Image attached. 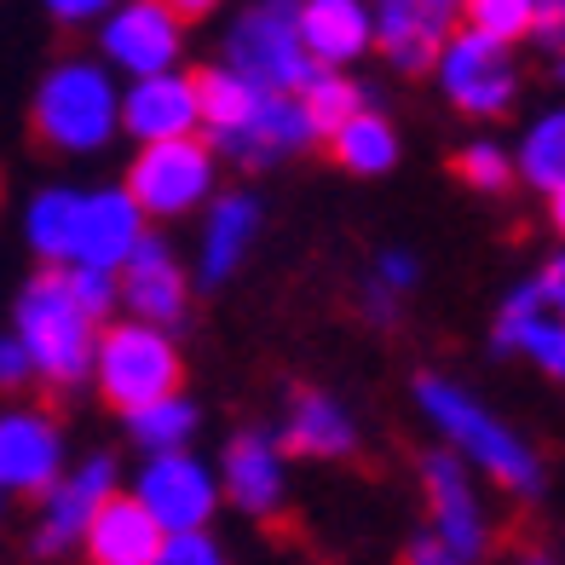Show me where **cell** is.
<instances>
[{"instance_id":"cell-1","label":"cell","mask_w":565,"mask_h":565,"mask_svg":"<svg viewBox=\"0 0 565 565\" xmlns=\"http://www.w3.org/2000/svg\"><path fill=\"white\" fill-rule=\"evenodd\" d=\"M416 404L433 422V433L450 439V456H461L468 468L491 473L497 484H508L520 497L543 491V461L525 445V433H513L502 416H491L468 387H456L445 375H416Z\"/></svg>"},{"instance_id":"cell-2","label":"cell","mask_w":565,"mask_h":565,"mask_svg":"<svg viewBox=\"0 0 565 565\" xmlns=\"http://www.w3.org/2000/svg\"><path fill=\"white\" fill-rule=\"evenodd\" d=\"M35 139L58 157H93L121 134V87L98 58H58L46 64L30 98Z\"/></svg>"},{"instance_id":"cell-3","label":"cell","mask_w":565,"mask_h":565,"mask_svg":"<svg viewBox=\"0 0 565 565\" xmlns=\"http://www.w3.org/2000/svg\"><path fill=\"white\" fill-rule=\"evenodd\" d=\"M12 335L23 341L35 364V381L46 387H82L93 381V352H98V323L75 306L64 271H35L12 300Z\"/></svg>"},{"instance_id":"cell-4","label":"cell","mask_w":565,"mask_h":565,"mask_svg":"<svg viewBox=\"0 0 565 565\" xmlns=\"http://www.w3.org/2000/svg\"><path fill=\"white\" fill-rule=\"evenodd\" d=\"M185 364H179V347L168 341V329H150L134 318H110L98 329V352H93V387L110 409L134 416L145 404H162L179 393Z\"/></svg>"},{"instance_id":"cell-5","label":"cell","mask_w":565,"mask_h":565,"mask_svg":"<svg viewBox=\"0 0 565 565\" xmlns=\"http://www.w3.org/2000/svg\"><path fill=\"white\" fill-rule=\"evenodd\" d=\"M225 70H237L266 98H300L318 64L300 46L295 7H248L225 35Z\"/></svg>"},{"instance_id":"cell-6","label":"cell","mask_w":565,"mask_h":565,"mask_svg":"<svg viewBox=\"0 0 565 565\" xmlns=\"http://www.w3.org/2000/svg\"><path fill=\"white\" fill-rule=\"evenodd\" d=\"M179 53H185V23L162 0H127V7H110V18L98 23V64L110 75L121 70L127 82L173 75Z\"/></svg>"},{"instance_id":"cell-7","label":"cell","mask_w":565,"mask_h":565,"mask_svg":"<svg viewBox=\"0 0 565 565\" xmlns=\"http://www.w3.org/2000/svg\"><path fill=\"white\" fill-rule=\"evenodd\" d=\"M220 473L209 461H196L191 450L173 456H145V468L134 479V502L162 525V536H196L209 531L214 508H220Z\"/></svg>"},{"instance_id":"cell-8","label":"cell","mask_w":565,"mask_h":565,"mask_svg":"<svg viewBox=\"0 0 565 565\" xmlns=\"http://www.w3.org/2000/svg\"><path fill=\"white\" fill-rule=\"evenodd\" d=\"M127 196L139 202L145 220H179L196 202H209L214 191V150L202 139H179V145H150L127 162Z\"/></svg>"},{"instance_id":"cell-9","label":"cell","mask_w":565,"mask_h":565,"mask_svg":"<svg viewBox=\"0 0 565 565\" xmlns=\"http://www.w3.org/2000/svg\"><path fill=\"white\" fill-rule=\"evenodd\" d=\"M70 473L64 427L41 404H7L0 409V497H46Z\"/></svg>"},{"instance_id":"cell-10","label":"cell","mask_w":565,"mask_h":565,"mask_svg":"<svg viewBox=\"0 0 565 565\" xmlns=\"http://www.w3.org/2000/svg\"><path fill=\"white\" fill-rule=\"evenodd\" d=\"M116 456L105 450H93L87 461H75V468L53 484V491L41 497V520L30 531V548L41 559H64L70 548H82L87 543V531L93 520L105 513V502L116 497Z\"/></svg>"},{"instance_id":"cell-11","label":"cell","mask_w":565,"mask_h":565,"mask_svg":"<svg viewBox=\"0 0 565 565\" xmlns=\"http://www.w3.org/2000/svg\"><path fill=\"white\" fill-rule=\"evenodd\" d=\"M422 484H427V536L445 543L456 554V565H473L484 548H491V520H484L479 484L468 473V461L450 450H433L422 461Z\"/></svg>"},{"instance_id":"cell-12","label":"cell","mask_w":565,"mask_h":565,"mask_svg":"<svg viewBox=\"0 0 565 565\" xmlns=\"http://www.w3.org/2000/svg\"><path fill=\"white\" fill-rule=\"evenodd\" d=\"M433 70H439L445 98L456 110H468V116H502L513 105V93H520L513 53L497 46L491 35H479V30H456Z\"/></svg>"},{"instance_id":"cell-13","label":"cell","mask_w":565,"mask_h":565,"mask_svg":"<svg viewBox=\"0 0 565 565\" xmlns=\"http://www.w3.org/2000/svg\"><path fill=\"white\" fill-rule=\"evenodd\" d=\"M150 237L139 202L127 196V185H93L82 191V214H75V248L70 266L87 271H121L134 260V248Z\"/></svg>"},{"instance_id":"cell-14","label":"cell","mask_w":565,"mask_h":565,"mask_svg":"<svg viewBox=\"0 0 565 565\" xmlns=\"http://www.w3.org/2000/svg\"><path fill=\"white\" fill-rule=\"evenodd\" d=\"M121 134L150 145H179L202 134V105H196V75L173 70V75H150V82H127L121 87Z\"/></svg>"},{"instance_id":"cell-15","label":"cell","mask_w":565,"mask_h":565,"mask_svg":"<svg viewBox=\"0 0 565 565\" xmlns=\"http://www.w3.org/2000/svg\"><path fill=\"white\" fill-rule=\"evenodd\" d=\"M121 282V306L134 323H150V329H173L191 306V282H185V266L173 260V248L162 237H145L134 248V260L116 271Z\"/></svg>"},{"instance_id":"cell-16","label":"cell","mask_w":565,"mask_h":565,"mask_svg":"<svg viewBox=\"0 0 565 565\" xmlns=\"http://www.w3.org/2000/svg\"><path fill=\"white\" fill-rule=\"evenodd\" d=\"M450 7L445 0H387V7H375V46L387 53L393 70L416 75L427 64H439V53L450 46Z\"/></svg>"},{"instance_id":"cell-17","label":"cell","mask_w":565,"mask_h":565,"mask_svg":"<svg viewBox=\"0 0 565 565\" xmlns=\"http://www.w3.org/2000/svg\"><path fill=\"white\" fill-rule=\"evenodd\" d=\"M295 23H300V46L318 70H341L358 64L375 46V12L358 7V0H306L295 7Z\"/></svg>"},{"instance_id":"cell-18","label":"cell","mask_w":565,"mask_h":565,"mask_svg":"<svg viewBox=\"0 0 565 565\" xmlns=\"http://www.w3.org/2000/svg\"><path fill=\"white\" fill-rule=\"evenodd\" d=\"M220 491L237 502L248 520H271L282 508V491H289L277 439H266V433H237V439L225 445V461H220Z\"/></svg>"},{"instance_id":"cell-19","label":"cell","mask_w":565,"mask_h":565,"mask_svg":"<svg viewBox=\"0 0 565 565\" xmlns=\"http://www.w3.org/2000/svg\"><path fill=\"white\" fill-rule=\"evenodd\" d=\"M318 134L312 121H306L300 98H260V110H254L237 134L214 139L209 150H225V157H237L243 168H271L282 157H295V150H306Z\"/></svg>"},{"instance_id":"cell-20","label":"cell","mask_w":565,"mask_h":565,"mask_svg":"<svg viewBox=\"0 0 565 565\" xmlns=\"http://www.w3.org/2000/svg\"><path fill=\"white\" fill-rule=\"evenodd\" d=\"M162 548H168V536H162V525L134 502V491H127V497L116 491V497L105 502V513L93 520L87 543H82L87 565H157Z\"/></svg>"},{"instance_id":"cell-21","label":"cell","mask_w":565,"mask_h":565,"mask_svg":"<svg viewBox=\"0 0 565 565\" xmlns=\"http://www.w3.org/2000/svg\"><path fill=\"white\" fill-rule=\"evenodd\" d=\"M491 335H497V352H525L543 375H565V323L543 306L536 282H525V289H513L502 300Z\"/></svg>"},{"instance_id":"cell-22","label":"cell","mask_w":565,"mask_h":565,"mask_svg":"<svg viewBox=\"0 0 565 565\" xmlns=\"http://www.w3.org/2000/svg\"><path fill=\"white\" fill-rule=\"evenodd\" d=\"M254 231H260V202L248 191H231V196L209 202V214H202V254H196L202 282H225L237 271L248 243H254Z\"/></svg>"},{"instance_id":"cell-23","label":"cell","mask_w":565,"mask_h":565,"mask_svg":"<svg viewBox=\"0 0 565 565\" xmlns=\"http://www.w3.org/2000/svg\"><path fill=\"white\" fill-rule=\"evenodd\" d=\"M75 214H82V191L75 185H41L23 202V248L41 260V271H70Z\"/></svg>"},{"instance_id":"cell-24","label":"cell","mask_w":565,"mask_h":565,"mask_svg":"<svg viewBox=\"0 0 565 565\" xmlns=\"http://www.w3.org/2000/svg\"><path fill=\"white\" fill-rule=\"evenodd\" d=\"M282 445H289L295 456H352L358 433H352V416L329 393H295Z\"/></svg>"},{"instance_id":"cell-25","label":"cell","mask_w":565,"mask_h":565,"mask_svg":"<svg viewBox=\"0 0 565 565\" xmlns=\"http://www.w3.org/2000/svg\"><path fill=\"white\" fill-rule=\"evenodd\" d=\"M260 87H248L237 70H225V64H214V70H202L196 75V105H202V134H209V145L214 139H225V134H237V127L260 110Z\"/></svg>"},{"instance_id":"cell-26","label":"cell","mask_w":565,"mask_h":565,"mask_svg":"<svg viewBox=\"0 0 565 565\" xmlns=\"http://www.w3.org/2000/svg\"><path fill=\"white\" fill-rule=\"evenodd\" d=\"M329 145H335V162L347 173H387L398 162V134L381 110H358Z\"/></svg>"},{"instance_id":"cell-27","label":"cell","mask_w":565,"mask_h":565,"mask_svg":"<svg viewBox=\"0 0 565 565\" xmlns=\"http://www.w3.org/2000/svg\"><path fill=\"white\" fill-rule=\"evenodd\" d=\"M513 173H525V185L536 191H565V110H548L525 127L520 157H513Z\"/></svg>"},{"instance_id":"cell-28","label":"cell","mask_w":565,"mask_h":565,"mask_svg":"<svg viewBox=\"0 0 565 565\" xmlns=\"http://www.w3.org/2000/svg\"><path fill=\"white\" fill-rule=\"evenodd\" d=\"M191 433H196V404L185 393H173L162 404H145L127 416V439H134L145 456H173V450H185L191 445Z\"/></svg>"},{"instance_id":"cell-29","label":"cell","mask_w":565,"mask_h":565,"mask_svg":"<svg viewBox=\"0 0 565 565\" xmlns=\"http://www.w3.org/2000/svg\"><path fill=\"white\" fill-rule=\"evenodd\" d=\"M300 110H306V121H312V134L335 139L341 127H347L358 110H370V105H364V87H358L352 75H341V70H318L312 82H306V93H300Z\"/></svg>"},{"instance_id":"cell-30","label":"cell","mask_w":565,"mask_h":565,"mask_svg":"<svg viewBox=\"0 0 565 565\" xmlns=\"http://www.w3.org/2000/svg\"><path fill=\"white\" fill-rule=\"evenodd\" d=\"M468 30L491 35L497 46H513V41H525L536 30V0H473Z\"/></svg>"},{"instance_id":"cell-31","label":"cell","mask_w":565,"mask_h":565,"mask_svg":"<svg viewBox=\"0 0 565 565\" xmlns=\"http://www.w3.org/2000/svg\"><path fill=\"white\" fill-rule=\"evenodd\" d=\"M456 168H461V179H468L473 191H484V196H497V191H508L513 185V157L497 145V139H479V145H468L456 157Z\"/></svg>"},{"instance_id":"cell-32","label":"cell","mask_w":565,"mask_h":565,"mask_svg":"<svg viewBox=\"0 0 565 565\" xmlns=\"http://www.w3.org/2000/svg\"><path fill=\"white\" fill-rule=\"evenodd\" d=\"M64 282H70V295H75V306L105 329L110 323V312L121 306V282H116V271H87V266H70L64 271Z\"/></svg>"},{"instance_id":"cell-33","label":"cell","mask_w":565,"mask_h":565,"mask_svg":"<svg viewBox=\"0 0 565 565\" xmlns=\"http://www.w3.org/2000/svg\"><path fill=\"white\" fill-rule=\"evenodd\" d=\"M416 277H422V266H416V254H409V248H387V254L375 260V282H381L387 295L416 289Z\"/></svg>"},{"instance_id":"cell-34","label":"cell","mask_w":565,"mask_h":565,"mask_svg":"<svg viewBox=\"0 0 565 565\" xmlns=\"http://www.w3.org/2000/svg\"><path fill=\"white\" fill-rule=\"evenodd\" d=\"M157 565H225V559L214 548V536L196 531V536H168V548H162Z\"/></svg>"},{"instance_id":"cell-35","label":"cell","mask_w":565,"mask_h":565,"mask_svg":"<svg viewBox=\"0 0 565 565\" xmlns=\"http://www.w3.org/2000/svg\"><path fill=\"white\" fill-rule=\"evenodd\" d=\"M35 381V364H30V352H23V341L12 335H0V393H18V387H30Z\"/></svg>"},{"instance_id":"cell-36","label":"cell","mask_w":565,"mask_h":565,"mask_svg":"<svg viewBox=\"0 0 565 565\" xmlns=\"http://www.w3.org/2000/svg\"><path fill=\"white\" fill-rule=\"evenodd\" d=\"M531 282H536V295H543V306H548V312L565 323V254H554V260H548L543 271H536Z\"/></svg>"},{"instance_id":"cell-37","label":"cell","mask_w":565,"mask_h":565,"mask_svg":"<svg viewBox=\"0 0 565 565\" xmlns=\"http://www.w3.org/2000/svg\"><path fill=\"white\" fill-rule=\"evenodd\" d=\"M46 18H53V23H64V30H82V23H105L110 18V7H105V0H53V7H46Z\"/></svg>"},{"instance_id":"cell-38","label":"cell","mask_w":565,"mask_h":565,"mask_svg":"<svg viewBox=\"0 0 565 565\" xmlns=\"http://www.w3.org/2000/svg\"><path fill=\"white\" fill-rule=\"evenodd\" d=\"M409 565H456V554L445 543H433V536H416L409 543Z\"/></svg>"},{"instance_id":"cell-39","label":"cell","mask_w":565,"mask_h":565,"mask_svg":"<svg viewBox=\"0 0 565 565\" xmlns=\"http://www.w3.org/2000/svg\"><path fill=\"white\" fill-rule=\"evenodd\" d=\"M548 214H554V231L565 237V191H554V196H548Z\"/></svg>"},{"instance_id":"cell-40","label":"cell","mask_w":565,"mask_h":565,"mask_svg":"<svg viewBox=\"0 0 565 565\" xmlns=\"http://www.w3.org/2000/svg\"><path fill=\"white\" fill-rule=\"evenodd\" d=\"M513 565H554V559H548V554H520Z\"/></svg>"},{"instance_id":"cell-41","label":"cell","mask_w":565,"mask_h":565,"mask_svg":"<svg viewBox=\"0 0 565 565\" xmlns=\"http://www.w3.org/2000/svg\"><path fill=\"white\" fill-rule=\"evenodd\" d=\"M554 75H559V82H565V53H559V64H554Z\"/></svg>"},{"instance_id":"cell-42","label":"cell","mask_w":565,"mask_h":565,"mask_svg":"<svg viewBox=\"0 0 565 565\" xmlns=\"http://www.w3.org/2000/svg\"><path fill=\"white\" fill-rule=\"evenodd\" d=\"M0 508H7V497H0Z\"/></svg>"}]
</instances>
